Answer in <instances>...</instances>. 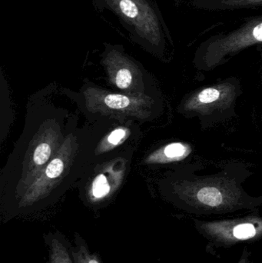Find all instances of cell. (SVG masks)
<instances>
[{"mask_svg":"<svg viewBox=\"0 0 262 263\" xmlns=\"http://www.w3.org/2000/svg\"><path fill=\"white\" fill-rule=\"evenodd\" d=\"M262 43V15L252 17L239 27L212 35L203 43L196 61L205 69H212L243 49Z\"/></svg>","mask_w":262,"mask_h":263,"instance_id":"obj_1","label":"cell"},{"mask_svg":"<svg viewBox=\"0 0 262 263\" xmlns=\"http://www.w3.org/2000/svg\"><path fill=\"white\" fill-rule=\"evenodd\" d=\"M236 87L230 83H223L206 88L191 96L185 107L195 114H210L218 109L229 107L237 96Z\"/></svg>","mask_w":262,"mask_h":263,"instance_id":"obj_2","label":"cell"},{"mask_svg":"<svg viewBox=\"0 0 262 263\" xmlns=\"http://www.w3.org/2000/svg\"><path fill=\"white\" fill-rule=\"evenodd\" d=\"M229 182L223 180H206L191 183L189 189L195 193V197L200 203L211 207H217L224 202Z\"/></svg>","mask_w":262,"mask_h":263,"instance_id":"obj_3","label":"cell"},{"mask_svg":"<svg viewBox=\"0 0 262 263\" xmlns=\"http://www.w3.org/2000/svg\"><path fill=\"white\" fill-rule=\"evenodd\" d=\"M194 7L206 10L223 11L252 9L262 6V0H193Z\"/></svg>","mask_w":262,"mask_h":263,"instance_id":"obj_4","label":"cell"},{"mask_svg":"<svg viewBox=\"0 0 262 263\" xmlns=\"http://www.w3.org/2000/svg\"><path fill=\"white\" fill-rule=\"evenodd\" d=\"M75 245L70 249L74 263H102L95 253H90L86 241L77 233L75 234Z\"/></svg>","mask_w":262,"mask_h":263,"instance_id":"obj_5","label":"cell"},{"mask_svg":"<svg viewBox=\"0 0 262 263\" xmlns=\"http://www.w3.org/2000/svg\"><path fill=\"white\" fill-rule=\"evenodd\" d=\"M48 240L50 247V263H74L63 240L56 236L49 238Z\"/></svg>","mask_w":262,"mask_h":263,"instance_id":"obj_6","label":"cell"},{"mask_svg":"<svg viewBox=\"0 0 262 263\" xmlns=\"http://www.w3.org/2000/svg\"><path fill=\"white\" fill-rule=\"evenodd\" d=\"M192 151L189 145L175 142L166 145L163 149V155L166 160H179L186 157Z\"/></svg>","mask_w":262,"mask_h":263,"instance_id":"obj_7","label":"cell"},{"mask_svg":"<svg viewBox=\"0 0 262 263\" xmlns=\"http://www.w3.org/2000/svg\"><path fill=\"white\" fill-rule=\"evenodd\" d=\"M104 103L110 109H123L130 105L131 100L126 96L109 94L105 97Z\"/></svg>","mask_w":262,"mask_h":263,"instance_id":"obj_8","label":"cell"},{"mask_svg":"<svg viewBox=\"0 0 262 263\" xmlns=\"http://www.w3.org/2000/svg\"><path fill=\"white\" fill-rule=\"evenodd\" d=\"M51 153H52V148L49 144L46 142L40 143L34 151V164L38 166L44 165L50 158Z\"/></svg>","mask_w":262,"mask_h":263,"instance_id":"obj_9","label":"cell"},{"mask_svg":"<svg viewBox=\"0 0 262 263\" xmlns=\"http://www.w3.org/2000/svg\"><path fill=\"white\" fill-rule=\"evenodd\" d=\"M110 192V185L104 175L97 176L92 185V194L97 199L104 197Z\"/></svg>","mask_w":262,"mask_h":263,"instance_id":"obj_10","label":"cell"},{"mask_svg":"<svg viewBox=\"0 0 262 263\" xmlns=\"http://www.w3.org/2000/svg\"><path fill=\"white\" fill-rule=\"evenodd\" d=\"M64 166V162H63V159H60V158L54 159L48 165L46 172H45L46 177L49 178V179H55V178L58 177L63 173Z\"/></svg>","mask_w":262,"mask_h":263,"instance_id":"obj_11","label":"cell"},{"mask_svg":"<svg viewBox=\"0 0 262 263\" xmlns=\"http://www.w3.org/2000/svg\"><path fill=\"white\" fill-rule=\"evenodd\" d=\"M132 82V75L129 69H119L115 76V83L119 89H127L130 86Z\"/></svg>","mask_w":262,"mask_h":263,"instance_id":"obj_12","label":"cell"},{"mask_svg":"<svg viewBox=\"0 0 262 263\" xmlns=\"http://www.w3.org/2000/svg\"><path fill=\"white\" fill-rule=\"evenodd\" d=\"M255 235V229L252 224H241L234 229V236L238 239H249L253 237Z\"/></svg>","mask_w":262,"mask_h":263,"instance_id":"obj_13","label":"cell"},{"mask_svg":"<svg viewBox=\"0 0 262 263\" xmlns=\"http://www.w3.org/2000/svg\"><path fill=\"white\" fill-rule=\"evenodd\" d=\"M125 133H126V132L121 129L112 132L110 136H109V142L112 144L118 143L124 137Z\"/></svg>","mask_w":262,"mask_h":263,"instance_id":"obj_14","label":"cell"}]
</instances>
